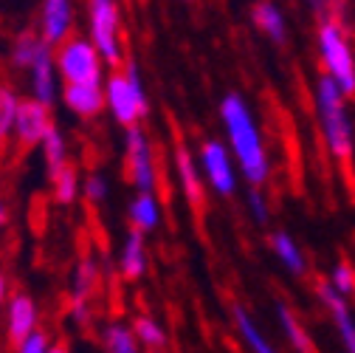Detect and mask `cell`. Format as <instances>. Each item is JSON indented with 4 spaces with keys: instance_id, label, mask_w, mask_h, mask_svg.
I'll use <instances>...</instances> for the list:
<instances>
[{
    "instance_id": "cell-1",
    "label": "cell",
    "mask_w": 355,
    "mask_h": 353,
    "mask_svg": "<svg viewBox=\"0 0 355 353\" xmlns=\"http://www.w3.org/2000/svg\"><path fill=\"white\" fill-rule=\"evenodd\" d=\"M220 127H223L226 147L237 161L240 179L248 187L262 190L271 179V153H268V142L262 136L259 119L254 116L243 94L232 91L220 99Z\"/></svg>"
},
{
    "instance_id": "cell-2",
    "label": "cell",
    "mask_w": 355,
    "mask_h": 353,
    "mask_svg": "<svg viewBox=\"0 0 355 353\" xmlns=\"http://www.w3.org/2000/svg\"><path fill=\"white\" fill-rule=\"evenodd\" d=\"M347 102L349 99L322 74L319 82L313 85V105L324 147L338 164H349L355 156V119Z\"/></svg>"
},
{
    "instance_id": "cell-3",
    "label": "cell",
    "mask_w": 355,
    "mask_h": 353,
    "mask_svg": "<svg viewBox=\"0 0 355 353\" xmlns=\"http://www.w3.org/2000/svg\"><path fill=\"white\" fill-rule=\"evenodd\" d=\"M102 88H105V110L110 113V119L116 124L130 130V127H139L147 119L150 99L144 91L141 71L132 60H127L119 71L107 74Z\"/></svg>"
},
{
    "instance_id": "cell-4",
    "label": "cell",
    "mask_w": 355,
    "mask_h": 353,
    "mask_svg": "<svg viewBox=\"0 0 355 353\" xmlns=\"http://www.w3.org/2000/svg\"><path fill=\"white\" fill-rule=\"evenodd\" d=\"M316 51H319L324 76L347 99H352L355 97V51H352V42H349V31L338 17H322L319 20Z\"/></svg>"
},
{
    "instance_id": "cell-5",
    "label": "cell",
    "mask_w": 355,
    "mask_h": 353,
    "mask_svg": "<svg viewBox=\"0 0 355 353\" xmlns=\"http://www.w3.org/2000/svg\"><path fill=\"white\" fill-rule=\"evenodd\" d=\"M87 20V40L105 60L107 68H119L127 63L124 54V40H121V6L113 0H91L85 6Z\"/></svg>"
},
{
    "instance_id": "cell-6",
    "label": "cell",
    "mask_w": 355,
    "mask_h": 353,
    "mask_svg": "<svg viewBox=\"0 0 355 353\" xmlns=\"http://www.w3.org/2000/svg\"><path fill=\"white\" fill-rule=\"evenodd\" d=\"M54 63L60 71L62 85H94L102 88L107 74H105V60L94 49V42L85 34H73L60 49H54Z\"/></svg>"
},
{
    "instance_id": "cell-7",
    "label": "cell",
    "mask_w": 355,
    "mask_h": 353,
    "mask_svg": "<svg viewBox=\"0 0 355 353\" xmlns=\"http://www.w3.org/2000/svg\"><path fill=\"white\" fill-rule=\"evenodd\" d=\"M198 167L203 175V184L220 195V198H232L240 190V170L237 161L232 156V150L226 147L223 139H203L198 147Z\"/></svg>"
},
{
    "instance_id": "cell-8",
    "label": "cell",
    "mask_w": 355,
    "mask_h": 353,
    "mask_svg": "<svg viewBox=\"0 0 355 353\" xmlns=\"http://www.w3.org/2000/svg\"><path fill=\"white\" fill-rule=\"evenodd\" d=\"M124 175L136 192H155L158 187L153 139L141 124L124 130Z\"/></svg>"
},
{
    "instance_id": "cell-9",
    "label": "cell",
    "mask_w": 355,
    "mask_h": 353,
    "mask_svg": "<svg viewBox=\"0 0 355 353\" xmlns=\"http://www.w3.org/2000/svg\"><path fill=\"white\" fill-rule=\"evenodd\" d=\"M99 288V263L96 257H82L73 272H71V283H68V314L76 325H87L91 322V299Z\"/></svg>"
},
{
    "instance_id": "cell-10",
    "label": "cell",
    "mask_w": 355,
    "mask_h": 353,
    "mask_svg": "<svg viewBox=\"0 0 355 353\" xmlns=\"http://www.w3.org/2000/svg\"><path fill=\"white\" fill-rule=\"evenodd\" d=\"M76 9L71 0H42L37 12V34L54 51L73 37Z\"/></svg>"
},
{
    "instance_id": "cell-11",
    "label": "cell",
    "mask_w": 355,
    "mask_h": 353,
    "mask_svg": "<svg viewBox=\"0 0 355 353\" xmlns=\"http://www.w3.org/2000/svg\"><path fill=\"white\" fill-rule=\"evenodd\" d=\"M40 305L31 294L17 291L6 299L3 305V336L6 342L15 347L20 345L26 336H31L34 331H40Z\"/></svg>"
},
{
    "instance_id": "cell-12",
    "label": "cell",
    "mask_w": 355,
    "mask_h": 353,
    "mask_svg": "<svg viewBox=\"0 0 355 353\" xmlns=\"http://www.w3.org/2000/svg\"><path fill=\"white\" fill-rule=\"evenodd\" d=\"M54 127V116H51V108L40 105L34 99H23L20 108H17V119H15V142L26 150L31 147H40L42 139L49 136V130Z\"/></svg>"
},
{
    "instance_id": "cell-13",
    "label": "cell",
    "mask_w": 355,
    "mask_h": 353,
    "mask_svg": "<svg viewBox=\"0 0 355 353\" xmlns=\"http://www.w3.org/2000/svg\"><path fill=\"white\" fill-rule=\"evenodd\" d=\"M316 297L319 302L324 305V311L330 314V322L338 334V342L344 347V353H355V311H352V305L349 299L338 297L327 280H319L316 283Z\"/></svg>"
},
{
    "instance_id": "cell-14",
    "label": "cell",
    "mask_w": 355,
    "mask_h": 353,
    "mask_svg": "<svg viewBox=\"0 0 355 353\" xmlns=\"http://www.w3.org/2000/svg\"><path fill=\"white\" fill-rule=\"evenodd\" d=\"M60 97H62V79H60V71L54 63V51L49 49L28 71V99L46 105V108H54L60 102Z\"/></svg>"
},
{
    "instance_id": "cell-15",
    "label": "cell",
    "mask_w": 355,
    "mask_h": 353,
    "mask_svg": "<svg viewBox=\"0 0 355 353\" xmlns=\"http://www.w3.org/2000/svg\"><path fill=\"white\" fill-rule=\"evenodd\" d=\"M116 269L121 274V280L136 283L150 272V249H147V238L127 229L121 246H119V257H116Z\"/></svg>"
},
{
    "instance_id": "cell-16",
    "label": "cell",
    "mask_w": 355,
    "mask_h": 353,
    "mask_svg": "<svg viewBox=\"0 0 355 353\" xmlns=\"http://www.w3.org/2000/svg\"><path fill=\"white\" fill-rule=\"evenodd\" d=\"M175 175H178V187H181L189 206L198 209L203 204V175H200L195 150H189L187 145L175 147Z\"/></svg>"
},
{
    "instance_id": "cell-17",
    "label": "cell",
    "mask_w": 355,
    "mask_h": 353,
    "mask_svg": "<svg viewBox=\"0 0 355 353\" xmlns=\"http://www.w3.org/2000/svg\"><path fill=\"white\" fill-rule=\"evenodd\" d=\"M62 108L76 119H96L105 113V88L94 85H62Z\"/></svg>"
},
{
    "instance_id": "cell-18",
    "label": "cell",
    "mask_w": 355,
    "mask_h": 353,
    "mask_svg": "<svg viewBox=\"0 0 355 353\" xmlns=\"http://www.w3.org/2000/svg\"><path fill=\"white\" fill-rule=\"evenodd\" d=\"M164 220V209H161V198L155 192H136L127 204V224L132 232L139 235H153Z\"/></svg>"
},
{
    "instance_id": "cell-19",
    "label": "cell",
    "mask_w": 355,
    "mask_h": 353,
    "mask_svg": "<svg viewBox=\"0 0 355 353\" xmlns=\"http://www.w3.org/2000/svg\"><path fill=\"white\" fill-rule=\"evenodd\" d=\"M232 322H234V331H237V336L248 353H279L277 345L259 328V322L254 320V314L245 305H240V302L232 305Z\"/></svg>"
},
{
    "instance_id": "cell-20",
    "label": "cell",
    "mask_w": 355,
    "mask_h": 353,
    "mask_svg": "<svg viewBox=\"0 0 355 353\" xmlns=\"http://www.w3.org/2000/svg\"><path fill=\"white\" fill-rule=\"evenodd\" d=\"M251 23L257 26L259 34L268 37L274 46L288 42V17H285L282 6L271 3V0H259V3L251 6Z\"/></svg>"
},
{
    "instance_id": "cell-21",
    "label": "cell",
    "mask_w": 355,
    "mask_h": 353,
    "mask_svg": "<svg viewBox=\"0 0 355 353\" xmlns=\"http://www.w3.org/2000/svg\"><path fill=\"white\" fill-rule=\"evenodd\" d=\"M271 252L274 257L279 260V266L293 274V277H304L307 274V257H304V249L299 246V240L288 232V229H277L271 235Z\"/></svg>"
},
{
    "instance_id": "cell-22",
    "label": "cell",
    "mask_w": 355,
    "mask_h": 353,
    "mask_svg": "<svg viewBox=\"0 0 355 353\" xmlns=\"http://www.w3.org/2000/svg\"><path fill=\"white\" fill-rule=\"evenodd\" d=\"M277 325H279V331L285 334L288 347H291L293 353H313V350H316V347H313V339H310V334H307V328H304L302 320L291 311V305H288L285 299H277Z\"/></svg>"
},
{
    "instance_id": "cell-23",
    "label": "cell",
    "mask_w": 355,
    "mask_h": 353,
    "mask_svg": "<svg viewBox=\"0 0 355 353\" xmlns=\"http://www.w3.org/2000/svg\"><path fill=\"white\" fill-rule=\"evenodd\" d=\"M49 51V46L40 40L37 31H20L15 40H12V46H9V65L17 68V71H31V65Z\"/></svg>"
},
{
    "instance_id": "cell-24",
    "label": "cell",
    "mask_w": 355,
    "mask_h": 353,
    "mask_svg": "<svg viewBox=\"0 0 355 353\" xmlns=\"http://www.w3.org/2000/svg\"><path fill=\"white\" fill-rule=\"evenodd\" d=\"M40 156H42V164H46V172H49V181L54 179V175H60L71 161H68V139L65 133L54 124L49 130V136L42 139L40 145Z\"/></svg>"
},
{
    "instance_id": "cell-25",
    "label": "cell",
    "mask_w": 355,
    "mask_h": 353,
    "mask_svg": "<svg viewBox=\"0 0 355 353\" xmlns=\"http://www.w3.org/2000/svg\"><path fill=\"white\" fill-rule=\"evenodd\" d=\"M102 350L105 353H144L132 328L119 320H113L102 328Z\"/></svg>"
},
{
    "instance_id": "cell-26",
    "label": "cell",
    "mask_w": 355,
    "mask_h": 353,
    "mask_svg": "<svg viewBox=\"0 0 355 353\" xmlns=\"http://www.w3.org/2000/svg\"><path fill=\"white\" fill-rule=\"evenodd\" d=\"M23 97L17 94V88L9 82H0V147H3L15 136V119Z\"/></svg>"
},
{
    "instance_id": "cell-27",
    "label": "cell",
    "mask_w": 355,
    "mask_h": 353,
    "mask_svg": "<svg viewBox=\"0 0 355 353\" xmlns=\"http://www.w3.org/2000/svg\"><path fill=\"white\" fill-rule=\"evenodd\" d=\"M51 198L60 204V206H71L82 198V175L73 164H68L60 175L51 179Z\"/></svg>"
},
{
    "instance_id": "cell-28",
    "label": "cell",
    "mask_w": 355,
    "mask_h": 353,
    "mask_svg": "<svg viewBox=\"0 0 355 353\" xmlns=\"http://www.w3.org/2000/svg\"><path fill=\"white\" fill-rule=\"evenodd\" d=\"M130 328H132V334H136L141 350H161L166 345V328L150 314H139L130 322Z\"/></svg>"
},
{
    "instance_id": "cell-29",
    "label": "cell",
    "mask_w": 355,
    "mask_h": 353,
    "mask_svg": "<svg viewBox=\"0 0 355 353\" xmlns=\"http://www.w3.org/2000/svg\"><path fill=\"white\" fill-rule=\"evenodd\" d=\"M82 198L91 204V206H99L110 198V181H107V175L94 170V172H87L85 179H82Z\"/></svg>"
},
{
    "instance_id": "cell-30",
    "label": "cell",
    "mask_w": 355,
    "mask_h": 353,
    "mask_svg": "<svg viewBox=\"0 0 355 353\" xmlns=\"http://www.w3.org/2000/svg\"><path fill=\"white\" fill-rule=\"evenodd\" d=\"M330 288L338 294V297H344V299H349L352 294H355V266L349 260H338L336 266H333V272H330Z\"/></svg>"
},
{
    "instance_id": "cell-31",
    "label": "cell",
    "mask_w": 355,
    "mask_h": 353,
    "mask_svg": "<svg viewBox=\"0 0 355 353\" xmlns=\"http://www.w3.org/2000/svg\"><path fill=\"white\" fill-rule=\"evenodd\" d=\"M245 212H248V217L254 220V224H259V227H265V224L271 220V204H268V198H265L262 190L248 187V195H245Z\"/></svg>"
},
{
    "instance_id": "cell-32",
    "label": "cell",
    "mask_w": 355,
    "mask_h": 353,
    "mask_svg": "<svg viewBox=\"0 0 355 353\" xmlns=\"http://www.w3.org/2000/svg\"><path fill=\"white\" fill-rule=\"evenodd\" d=\"M54 345H57V342L51 339V334H49L46 328H40V331H34L31 336H26L20 345H15L12 353H51Z\"/></svg>"
},
{
    "instance_id": "cell-33",
    "label": "cell",
    "mask_w": 355,
    "mask_h": 353,
    "mask_svg": "<svg viewBox=\"0 0 355 353\" xmlns=\"http://www.w3.org/2000/svg\"><path fill=\"white\" fill-rule=\"evenodd\" d=\"M12 224V206L6 198H0V229H6Z\"/></svg>"
},
{
    "instance_id": "cell-34",
    "label": "cell",
    "mask_w": 355,
    "mask_h": 353,
    "mask_svg": "<svg viewBox=\"0 0 355 353\" xmlns=\"http://www.w3.org/2000/svg\"><path fill=\"white\" fill-rule=\"evenodd\" d=\"M9 297H12V291H9V277L3 274V269H0V311H3V305H6Z\"/></svg>"
},
{
    "instance_id": "cell-35",
    "label": "cell",
    "mask_w": 355,
    "mask_h": 353,
    "mask_svg": "<svg viewBox=\"0 0 355 353\" xmlns=\"http://www.w3.org/2000/svg\"><path fill=\"white\" fill-rule=\"evenodd\" d=\"M51 353H71V350H68V345H54Z\"/></svg>"
},
{
    "instance_id": "cell-36",
    "label": "cell",
    "mask_w": 355,
    "mask_h": 353,
    "mask_svg": "<svg viewBox=\"0 0 355 353\" xmlns=\"http://www.w3.org/2000/svg\"><path fill=\"white\" fill-rule=\"evenodd\" d=\"M144 353H164V350H144Z\"/></svg>"
}]
</instances>
